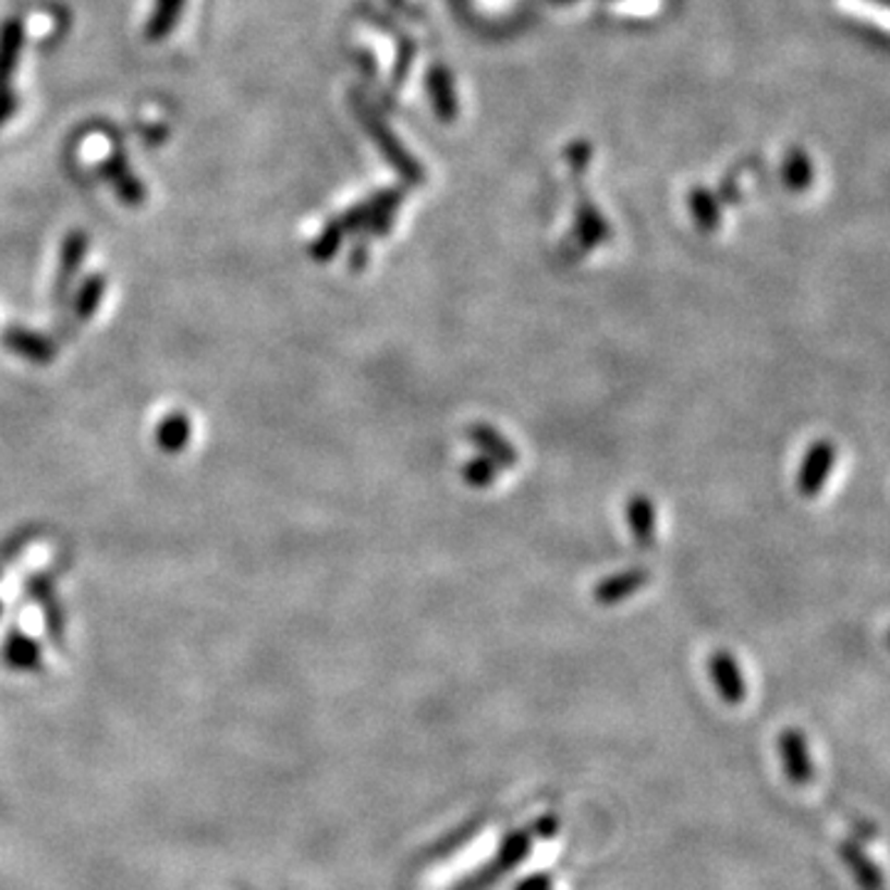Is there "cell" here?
<instances>
[{
  "label": "cell",
  "instance_id": "obj_5",
  "mask_svg": "<svg viewBox=\"0 0 890 890\" xmlns=\"http://www.w3.org/2000/svg\"><path fill=\"white\" fill-rule=\"evenodd\" d=\"M102 173H105V179L112 183V188L117 191V196L124 206L136 208V206L144 204L146 191L142 186V181L134 176L130 163H126L124 151L109 154L107 161L102 163Z\"/></svg>",
  "mask_w": 890,
  "mask_h": 890
},
{
  "label": "cell",
  "instance_id": "obj_10",
  "mask_svg": "<svg viewBox=\"0 0 890 890\" xmlns=\"http://www.w3.org/2000/svg\"><path fill=\"white\" fill-rule=\"evenodd\" d=\"M3 344L11 349V352L21 354L25 356V359H31L35 364H48L54 356V344L50 342V339L42 334H35L31 332V329H21V327L5 329Z\"/></svg>",
  "mask_w": 890,
  "mask_h": 890
},
{
  "label": "cell",
  "instance_id": "obj_8",
  "mask_svg": "<svg viewBox=\"0 0 890 890\" xmlns=\"http://www.w3.org/2000/svg\"><path fill=\"white\" fill-rule=\"evenodd\" d=\"M87 247H89V241L82 231H72L65 237V243H62V247H60V272H58V300H65L72 280H75V275L80 272L82 263H85V258H87Z\"/></svg>",
  "mask_w": 890,
  "mask_h": 890
},
{
  "label": "cell",
  "instance_id": "obj_22",
  "mask_svg": "<svg viewBox=\"0 0 890 890\" xmlns=\"http://www.w3.org/2000/svg\"><path fill=\"white\" fill-rule=\"evenodd\" d=\"M364 263H366V247H359V251H356V247H354V253H352V268H364Z\"/></svg>",
  "mask_w": 890,
  "mask_h": 890
},
{
  "label": "cell",
  "instance_id": "obj_19",
  "mask_svg": "<svg viewBox=\"0 0 890 890\" xmlns=\"http://www.w3.org/2000/svg\"><path fill=\"white\" fill-rule=\"evenodd\" d=\"M498 473H500V467L495 465L490 458L478 455V458H473V461L465 463L463 480L467 485H473V488H488V485L498 480Z\"/></svg>",
  "mask_w": 890,
  "mask_h": 890
},
{
  "label": "cell",
  "instance_id": "obj_7",
  "mask_svg": "<svg viewBox=\"0 0 890 890\" xmlns=\"http://www.w3.org/2000/svg\"><path fill=\"white\" fill-rule=\"evenodd\" d=\"M650 582V574L646 569H629V572L613 574L609 580H604L594 589V599L601 604V607H613V604H621L623 599H629L636 592L644 589Z\"/></svg>",
  "mask_w": 890,
  "mask_h": 890
},
{
  "label": "cell",
  "instance_id": "obj_14",
  "mask_svg": "<svg viewBox=\"0 0 890 890\" xmlns=\"http://www.w3.org/2000/svg\"><path fill=\"white\" fill-rule=\"evenodd\" d=\"M188 438H191V424L183 413H171V416L163 418L161 426L156 428V440H159V446L167 453L183 451L188 443Z\"/></svg>",
  "mask_w": 890,
  "mask_h": 890
},
{
  "label": "cell",
  "instance_id": "obj_2",
  "mask_svg": "<svg viewBox=\"0 0 890 890\" xmlns=\"http://www.w3.org/2000/svg\"><path fill=\"white\" fill-rule=\"evenodd\" d=\"M833 465H837V446L829 443V440H816L806 448V455L800 465V478H796V488L804 498H816L821 492Z\"/></svg>",
  "mask_w": 890,
  "mask_h": 890
},
{
  "label": "cell",
  "instance_id": "obj_15",
  "mask_svg": "<svg viewBox=\"0 0 890 890\" xmlns=\"http://www.w3.org/2000/svg\"><path fill=\"white\" fill-rule=\"evenodd\" d=\"M105 288H107L105 275H89V278L80 284L75 305H72L77 322H87V319L95 315L99 302L105 297Z\"/></svg>",
  "mask_w": 890,
  "mask_h": 890
},
{
  "label": "cell",
  "instance_id": "obj_9",
  "mask_svg": "<svg viewBox=\"0 0 890 890\" xmlns=\"http://www.w3.org/2000/svg\"><path fill=\"white\" fill-rule=\"evenodd\" d=\"M626 522H629L631 535L638 542V547L648 549V547L656 545V527H658L656 504L650 502L646 495H636V498L629 500Z\"/></svg>",
  "mask_w": 890,
  "mask_h": 890
},
{
  "label": "cell",
  "instance_id": "obj_21",
  "mask_svg": "<svg viewBox=\"0 0 890 890\" xmlns=\"http://www.w3.org/2000/svg\"><path fill=\"white\" fill-rule=\"evenodd\" d=\"M520 890H549V880L545 876H537V878H529L527 883H522Z\"/></svg>",
  "mask_w": 890,
  "mask_h": 890
},
{
  "label": "cell",
  "instance_id": "obj_3",
  "mask_svg": "<svg viewBox=\"0 0 890 890\" xmlns=\"http://www.w3.org/2000/svg\"><path fill=\"white\" fill-rule=\"evenodd\" d=\"M779 757H782L784 775L792 784L804 787L814 779V759L809 752V742H806L804 732L796 728L784 730L779 735Z\"/></svg>",
  "mask_w": 890,
  "mask_h": 890
},
{
  "label": "cell",
  "instance_id": "obj_23",
  "mask_svg": "<svg viewBox=\"0 0 890 890\" xmlns=\"http://www.w3.org/2000/svg\"><path fill=\"white\" fill-rule=\"evenodd\" d=\"M886 641H888V648H890V631H888V638H886Z\"/></svg>",
  "mask_w": 890,
  "mask_h": 890
},
{
  "label": "cell",
  "instance_id": "obj_11",
  "mask_svg": "<svg viewBox=\"0 0 890 890\" xmlns=\"http://www.w3.org/2000/svg\"><path fill=\"white\" fill-rule=\"evenodd\" d=\"M467 438H471L473 443L480 448V453L485 458H490V461L498 467H512L520 461L517 448L508 443L504 436H500L498 430L490 426H473L471 430H467Z\"/></svg>",
  "mask_w": 890,
  "mask_h": 890
},
{
  "label": "cell",
  "instance_id": "obj_17",
  "mask_svg": "<svg viewBox=\"0 0 890 890\" xmlns=\"http://www.w3.org/2000/svg\"><path fill=\"white\" fill-rule=\"evenodd\" d=\"M576 233H580V241L586 247H594L607 241L609 225L604 223V218L599 210L589 204H582L580 208V220H576Z\"/></svg>",
  "mask_w": 890,
  "mask_h": 890
},
{
  "label": "cell",
  "instance_id": "obj_13",
  "mask_svg": "<svg viewBox=\"0 0 890 890\" xmlns=\"http://www.w3.org/2000/svg\"><path fill=\"white\" fill-rule=\"evenodd\" d=\"M428 89L430 97H434V107L438 109V114L443 117V122H451V117L458 112V102L453 97L451 75H448L446 68H434L428 72Z\"/></svg>",
  "mask_w": 890,
  "mask_h": 890
},
{
  "label": "cell",
  "instance_id": "obj_18",
  "mask_svg": "<svg viewBox=\"0 0 890 890\" xmlns=\"http://www.w3.org/2000/svg\"><path fill=\"white\" fill-rule=\"evenodd\" d=\"M344 225H342V220H332V223H327L325 225V231L319 233V237L315 243H312V247H309V253H312V258L315 260H319V263H327V260H332V255L339 251V245H342V237H344Z\"/></svg>",
  "mask_w": 890,
  "mask_h": 890
},
{
  "label": "cell",
  "instance_id": "obj_1",
  "mask_svg": "<svg viewBox=\"0 0 890 890\" xmlns=\"http://www.w3.org/2000/svg\"><path fill=\"white\" fill-rule=\"evenodd\" d=\"M25 42V27L17 17H8L0 25V126L8 124V119L15 112V92L11 87L13 75L17 70Z\"/></svg>",
  "mask_w": 890,
  "mask_h": 890
},
{
  "label": "cell",
  "instance_id": "obj_12",
  "mask_svg": "<svg viewBox=\"0 0 890 890\" xmlns=\"http://www.w3.org/2000/svg\"><path fill=\"white\" fill-rule=\"evenodd\" d=\"M186 0H154L149 23H146V38L161 42L176 27Z\"/></svg>",
  "mask_w": 890,
  "mask_h": 890
},
{
  "label": "cell",
  "instance_id": "obj_16",
  "mask_svg": "<svg viewBox=\"0 0 890 890\" xmlns=\"http://www.w3.org/2000/svg\"><path fill=\"white\" fill-rule=\"evenodd\" d=\"M3 656H5V663L11 668H17V671H27V668H35L40 663L38 646H35L31 638L21 636V633L8 636Z\"/></svg>",
  "mask_w": 890,
  "mask_h": 890
},
{
  "label": "cell",
  "instance_id": "obj_6",
  "mask_svg": "<svg viewBox=\"0 0 890 890\" xmlns=\"http://www.w3.org/2000/svg\"><path fill=\"white\" fill-rule=\"evenodd\" d=\"M839 858L843 861V866L849 868L851 878L856 880V886L861 890H886L883 870L878 868L876 861L870 858L856 841H841Z\"/></svg>",
  "mask_w": 890,
  "mask_h": 890
},
{
  "label": "cell",
  "instance_id": "obj_20",
  "mask_svg": "<svg viewBox=\"0 0 890 890\" xmlns=\"http://www.w3.org/2000/svg\"><path fill=\"white\" fill-rule=\"evenodd\" d=\"M691 210L697 220V225L703 228V231H712V228H718V218H720V210L718 204L705 194V191H695L691 194Z\"/></svg>",
  "mask_w": 890,
  "mask_h": 890
},
{
  "label": "cell",
  "instance_id": "obj_4",
  "mask_svg": "<svg viewBox=\"0 0 890 890\" xmlns=\"http://www.w3.org/2000/svg\"><path fill=\"white\" fill-rule=\"evenodd\" d=\"M708 668H710L712 683L715 687H718V693L724 703L740 705L742 700H745L747 685H745V678H742L740 663L735 660V656L728 654V650H715L708 660Z\"/></svg>",
  "mask_w": 890,
  "mask_h": 890
}]
</instances>
